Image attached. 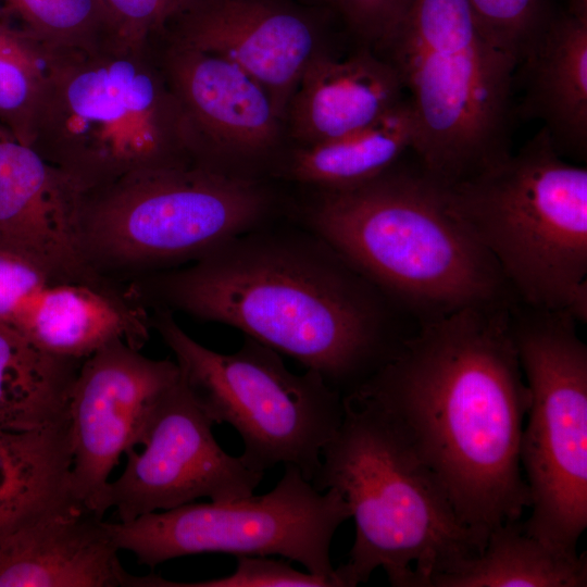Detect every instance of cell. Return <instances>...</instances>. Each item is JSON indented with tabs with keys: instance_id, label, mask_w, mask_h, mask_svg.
Segmentation results:
<instances>
[{
	"instance_id": "6da1fadb",
	"label": "cell",
	"mask_w": 587,
	"mask_h": 587,
	"mask_svg": "<svg viewBox=\"0 0 587 587\" xmlns=\"http://www.w3.org/2000/svg\"><path fill=\"white\" fill-rule=\"evenodd\" d=\"M347 395L385 415L483 548L529 509L520 445L530 392L507 303L427 320Z\"/></svg>"
},
{
	"instance_id": "7a4b0ae2",
	"label": "cell",
	"mask_w": 587,
	"mask_h": 587,
	"mask_svg": "<svg viewBox=\"0 0 587 587\" xmlns=\"http://www.w3.org/2000/svg\"><path fill=\"white\" fill-rule=\"evenodd\" d=\"M142 305L236 327L342 396L395 352L386 299L330 243L304 226H259L187 267L126 284Z\"/></svg>"
},
{
	"instance_id": "3957f363",
	"label": "cell",
	"mask_w": 587,
	"mask_h": 587,
	"mask_svg": "<svg viewBox=\"0 0 587 587\" xmlns=\"http://www.w3.org/2000/svg\"><path fill=\"white\" fill-rule=\"evenodd\" d=\"M304 226L330 243L387 298L435 319L507 303L492 257L447 205L442 186L398 163L363 183L317 188Z\"/></svg>"
},
{
	"instance_id": "277c9868",
	"label": "cell",
	"mask_w": 587,
	"mask_h": 587,
	"mask_svg": "<svg viewBox=\"0 0 587 587\" xmlns=\"http://www.w3.org/2000/svg\"><path fill=\"white\" fill-rule=\"evenodd\" d=\"M341 424L322 451L311 480L348 503L355 536L335 569L341 587L383 569L394 587H428L430 579L484 548L455 515L433 474L371 403L344 396Z\"/></svg>"
},
{
	"instance_id": "5b68a950",
	"label": "cell",
	"mask_w": 587,
	"mask_h": 587,
	"mask_svg": "<svg viewBox=\"0 0 587 587\" xmlns=\"http://www.w3.org/2000/svg\"><path fill=\"white\" fill-rule=\"evenodd\" d=\"M29 145L80 191L139 170L195 164L182 108L150 40L116 37L65 58Z\"/></svg>"
},
{
	"instance_id": "8992f818",
	"label": "cell",
	"mask_w": 587,
	"mask_h": 587,
	"mask_svg": "<svg viewBox=\"0 0 587 587\" xmlns=\"http://www.w3.org/2000/svg\"><path fill=\"white\" fill-rule=\"evenodd\" d=\"M374 51L410 96L419 165L441 185L507 158L516 61L482 32L467 0H410Z\"/></svg>"
},
{
	"instance_id": "52a82bcc",
	"label": "cell",
	"mask_w": 587,
	"mask_h": 587,
	"mask_svg": "<svg viewBox=\"0 0 587 587\" xmlns=\"http://www.w3.org/2000/svg\"><path fill=\"white\" fill-rule=\"evenodd\" d=\"M441 186L530 308L587 319V170L565 162L545 128L479 174Z\"/></svg>"
},
{
	"instance_id": "ba28073f",
	"label": "cell",
	"mask_w": 587,
	"mask_h": 587,
	"mask_svg": "<svg viewBox=\"0 0 587 587\" xmlns=\"http://www.w3.org/2000/svg\"><path fill=\"white\" fill-rule=\"evenodd\" d=\"M272 207L257 178L196 164L139 170L80 192L82 246L100 276L124 286L264 225Z\"/></svg>"
},
{
	"instance_id": "9c48e42d",
	"label": "cell",
	"mask_w": 587,
	"mask_h": 587,
	"mask_svg": "<svg viewBox=\"0 0 587 587\" xmlns=\"http://www.w3.org/2000/svg\"><path fill=\"white\" fill-rule=\"evenodd\" d=\"M153 326L172 350L195 400L213 423H228L243 442L240 454L252 470L292 465L310 482L323 448L344 417V396L315 371H289L279 353L245 335L224 354L192 339L172 311L154 308Z\"/></svg>"
},
{
	"instance_id": "30bf717a",
	"label": "cell",
	"mask_w": 587,
	"mask_h": 587,
	"mask_svg": "<svg viewBox=\"0 0 587 587\" xmlns=\"http://www.w3.org/2000/svg\"><path fill=\"white\" fill-rule=\"evenodd\" d=\"M564 311H511L520 363L530 392L520 445L532 510L526 533L577 553L587 526V347Z\"/></svg>"
},
{
	"instance_id": "8fae6325",
	"label": "cell",
	"mask_w": 587,
	"mask_h": 587,
	"mask_svg": "<svg viewBox=\"0 0 587 587\" xmlns=\"http://www.w3.org/2000/svg\"><path fill=\"white\" fill-rule=\"evenodd\" d=\"M350 517L339 491L323 494L299 469L285 465L279 482L264 495L190 502L128 523L109 522V527L120 550L150 567L203 552L280 555L341 587L329 551L336 530Z\"/></svg>"
},
{
	"instance_id": "7c38bea8",
	"label": "cell",
	"mask_w": 587,
	"mask_h": 587,
	"mask_svg": "<svg viewBox=\"0 0 587 587\" xmlns=\"http://www.w3.org/2000/svg\"><path fill=\"white\" fill-rule=\"evenodd\" d=\"M176 361L154 360L123 340L86 357L70 388L66 414L71 491L86 510L109 509V476L121 457L142 445L166 394L179 380Z\"/></svg>"
},
{
	"instance_id": "4fadbf2b",
	"label": "cell",
	"mask_w": 587,
	"mask_h": 587,
	"mask_svg": "<svg viewBox=\"0 0 587 587\" xmlns=\"http://www.w3.org/2000/svg\"><path fill=\"white\" fill-rule=\"evenodd\" d=\"M213 424L180 374L149 425L145 449L128 450L123 473L109 482L108 504L120 522L201 497L226 502L253 495L264 473L225 452L213 436Z\"/></svg>"
},
{
	"instance_id": "5bb4252c",
	"label": "cell",
	"mask_w": 587,
	"mask_h": 587,
	"mask_svg": "<svg viewBox=\"0 0 587 587\" xmlns=\"http://www.w3.org/2000/svg\"><path fill=\"white\" fill-rule=\"evenodd\" d=\"M161 64L184 114L193 163L257 178L283 121L264 87L235 63L176 42L168 41Z\"/></svg>"
},
{
	"instance_id": "9a60e30c",
	"label": "cell",
	"mask_w": 587,
	"mask_h": 587,
	"mask_svg": "<svg viewBox=\"0 0 587 587\" xmlns=\"http://www.w3.org/2000/svg\"><path fill=\"white\" fill-rule=\"evenodd\" d=\"M168 41L220 55L253 77L284 120L312 57L316 30L274 0H188L165 26Z\"/></svg>"
},
{
	"instance_id": "2e32d148",
	"label": "cell",
	"mask_w": 587,
	"mask_h": 587,
	"mask_svg": "<svg viewBox=\"0 0 587 587\" xmlns=\"http://www.w3.org/2000/svg\"><path fill=\"white\" fill-rule=\"evenodd\" d=\"M80 192L0 124V248L26 258L57 279L118 289L84 254Z\"/></svg>"
},
{
	"instance_id": "e0dca14e",
	"label": "cell",
	"mask_w": 587,
	"mask_h": 587,
	"mask_svg": "<svg viewBox=\"0 0 587 587\" xmlns=\"http://www.w3.org/2000/svg\"><path fill=\"white\" fill-rule=\"evenodd\" d=\"M4 326L49 353L85 359L114 340L140 349L149 338L151 317L125 289L65 282L42 272Z\"/></svg>"
},
{
	"instance_id": "ac0fdd59",
	"label": "cell",
	"mask_w": 587,
	"mask_h": 587,
	"mask_svg": "<svg viewBox=\"0 0 587 587\" xmlns=\"http://www.w3.org/2000/svg\"><path fill=\"white\" fill-rule=\"evenodd\" d=\"M118 551L101 516L49 514L0 536V587H125Z\"/></svg>"
},
{
	"instance_id": "d6986e66",
	"label": "cell",
	"mask_w": 587,
	"mask_h": 587,
	"mask_svg": "<svg viewBox=\"0 0 587 587\" xmlns=\"http://www.w3.org/2000/svg\"><path fill=\"white\" fill-rule=\"evenodd\" d=\"M403 91L396 70L371 48L345 59L319 50L290 99V135L299 146L345 136L391 111Z\"/></svg>"
},
{
	"instance_id": "ffe728a7",
	"label": "cell",
	"mask_w": 587,
	"mask_h": 587,
	"mask_svg": "<svg viewBox=\"0 0 587 587\" xmlns=\"http://www.w3.org/2000/svg\"><path fill=\"white\" fill-rule=\"evenodd\" d=\"M524 96L515 113L538 120L561 157L587 155V20L552 14L519 63Z\"/></svg>"
},
{
	"instance_id": "44dd1931",
	"label": "cell",
	"mask_w": 587,
	"mask_h": 587,
	"mask_svg": "<svg viewBox=\"0 0 587 587\" xmlns=\"http://www.w3.org/2000/svg\"><path fill=\"white\" fill-rule=\"evenodd\" d=\"M71 467L68 421L36 430L0 429V536L49 514L85 509L72 495Z\"/></svg>"
},
{
	"instance_id": "7402d4cb",
	"label": "cell",
	"mask_w": 587,
	"mask_h": 587,
	"mask_svg": "<svg viewBox=\"0 0 587 587\" xmlns=\"http://www.w3.org/2000/svg\"><path fill=\"white\" fill-rule=\"evenodd\" d=\"M586 553L558 551L528 535L524 523L494 528L482 553L435 575L428 587H586Z\"/></svg>"
},
{
	"instance_id": "603a6c76",
	"label": "cell",
	"mask_w": 587,
	"mask_h": 587,
	"mask_svg": "<svg viewBox=\"0 0 587 587\" xmlns=\"http://www.w3.org/2000/svg\"><path fill=\"white\" fill-rule=\"evenodd\" d=\"M411 105L404 99L374 123L345 136L311 146H298L282 174L321 189L363 183L397 164L415 142Z\"/></svg>"
},
{
	"instance_id": "cb8c5ba5",
	"label": "cell",
	"mask_w": 587,
	"mask_h": 587,
	"mask_svg": "<svg viewBox=\"0 0 587 587\" xmlns=\"http://www.w3.org/2000/svg\"><path fill=\"white\" fill-rule=\"evenodd\" d=\"M83 360L49 353L0 324V429L67 423V397Z\"/></svg>"
},
{
	"instance_id": "d4e9b609",
	"label": "cell",
	"mask_w": 587,
	"mask_h": 587,
	"mask_svg": "<svg viewBox=\"0 0 587 587\" xmlns=\"http://www.w3.org/2000/svg\"><path fill=\"white\" fill-rule=\"evenodd\" d=\"M73 52L51 48L0 21V124L20 141L29 145L46 88Z\"/></svg>"
},
{
	"instance_id": "484cf974",
	"label": "cell",
	"mask_w": 587,
	"mask_h": 587,
	"mask_svg": "<svg viewBox=\"0 0 587 587\" xmlns=\"http://www.w3.org/2000/svg\"><path fill=\"white\" fill-rule=\"evenodd\" d=\"M0 21L64 51L90 50L120 37L101 0H0Z\"/></svg>"
},
{
	"instance_id": "4316f807",
	"label": "cell",
	"mask_w": 587,
	"mask_h": 587,
	"mask_svg": "<svg viewBox=\"0 0 587 587\" xmlns=\"http://www.w3.org/2000/svg\"><path fill=\"white\" fill-rule=\"evenodd\" d=\"M484 35L517 65L551 13L548 0H467Z\"/></svg>"
},
{
	"instance_id": "83f0119b",
	"label": "cell",
	"mask_w": 587,
	"mask_h": 587,
	"mask_svg": "<svg viewBox=\"0 0 587 587\" xmlns=\"http://www.w3.org/2000/svg\"><path fill=\"white\" fill-rule=\"evenodd\" d=\"M236 560V570L224 577L184 583L130 574L128 587H333L321 576L297 571L289 562L268 555H237Z\"/></svg>"
},
{
	"instance_id": "f1b7e54d",
	"label": "cell",
	"mask_w": 587,
	"mask_h": 587,
	"mask_svg": "<svg viewBox=\"0 0 587 587\" xmlns=\"http://www.w3.org/2000/svg\"><path fill=\"white\" fill-rule=\"evenodd\" d=\"M116 34L148 41L163 30L188 0H101Z\"/></svg>"
},
{
	"instance_id": "f546056e",
	"label": "cell",
	"mask_w": 587,
	"mask_h": 587,
	"mask_svg": "<svg viewBox=\"0 0 587 587\" xmlns=\"http://www.w3.org/2000/svg\"><path fill=\"white\" fill-rule=\"evenodd\" d=\"M350 30L372 50L382 45L410 0H332Z\"/></svg>"
},
{
	"instance_id": "4dcf8cb0",
	"label": "cell",
	"mask_w": 587,
	"mask_h": 587,
	"mask_svg": "<svg viewBox=\"0 0 587 587\" xmlns=\"http://www.w3.org/2000/svg\"><path fill=\"white\" fill-rule=\"evenodd\" d=\"M566 13L578 18L587 20V0H566Z\"/></svg>"
}]
</instances>
